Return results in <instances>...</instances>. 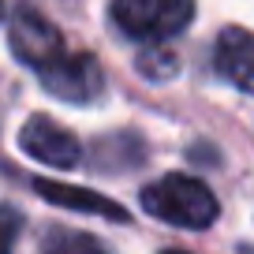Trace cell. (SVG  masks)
<instances>
[{"mask_svg": "<svg viewBox=\"0 0 254 254\" xmlns=\"http://www.w3.org/2000/svg\"><path fill=\"white\" fill-rule=\"evenodd\" d=\"M112 19L127 38L165 41L194 19V0H112Z\"/></svg>", "mask_w": 254, "mask_h": 254, "instance_id": "7a4b0ae2", "label": "cell"}, {"mask_svg": "<svg viewBox=\"0 0 254 254\" xmlns=\"http://www.w3.org/2000/svg\"><path fill=\"white\" fill-rule=\"evenodd\" d=\"M19 150L30 161H41L49 168H75L79 165V138L71 131H64L56 120L49 116H30L19 131Z\"/></svg>", "mask_w": 254, "mask_h": 254, "instance_id": "5b68a950", "label": "cell"}, {"mask_svg": "<svg viewBox=\"0 0 254 254\" xmlns=\"http://www.w3.org/2000/svg\"><path fill=\"white\" fill-rule=\"evenodd\" d=\"M38 75H41V86L49 94L60 97V101H71V105H90L105 90L101 64L90 53H60Z\"/></svg>", "mask_w": 254, "mask_h": 254, "instance_id": "3957f363", "label": "cell"}, {"mask_svg": "<svg viewBox=\"0 0 254 254\" xmlns=\"http://www.w3.org/2000/svg\"><path fill=\"white\" fill-rule=\"evenodd\" d=\"M34 194L45 198V202H53V206L75 209V213H97V217H105V221H127V217H131L120 202L105 198L97 190L75 187V183H56V180H45V176L34 180Z\"/></svg>", "mask_w": 254, "mask_h": 254, "instance_id": "52a82bcc", "label": "cell"}, {"mask_svg": "<svg viewBox=\"0 0 254 254\" xmlns=\"http://www.w3.org/2000/svg\"><path fill=\"white\" fill-rule=\"evenodd\" d=\"M41 254H109V247L101 239L86 236V232H64L53 228L41 243Z\"/></svg>", "mask_w": 254, "mask_h": 254, "instance_id": "ba28073f", "label": "cell"}, {"mask_svg": "<svg viewBox=\"0 0 254 254\" xmlns=\"http://www.w3.org/2000/svg\"><path fill=\"white\" fill-rule=\"evenodd\" d=\"M142 209L150 217H157V221L172 224V228L202 232L217 221L221 202L202 180L183 176V172H168L142 190Z\"/></svg>", "mask_w": 254, "mask_h": 254, "instance_id": "6da1fadb", "label": "cell"}, {"mask_svg": "<svg viewBox=\"0 0 254 254\" xmlns=\"http://www.w3.org/2000/svg\"><path fill=\"white\" fill-rule=\"evenodd\" d=\"M161 254H190V251H161Z\"/></svg>", "mask_w": 254, "mask_h": 254, "instance_id": "8fae6325", "label": "cell"}, {"mask_svg": "<svg viewBox=\"0 0 254 254\" xmlns=\"http://www.w3.org/2000/svg\"><path fill=\"white\" fill-rule=\"evenodd\" d=\"M0 19H4V0H0Z\"/></svg>", "mask_w": 254, "mask_h": 254, "instance_id": "7c38bea8", "label": "cell"}, {"mask_svg": "<svg viewBox=\"0 0 254 254\" xmlns=\"http://www.w3.org/2000/svg\"><path fill=\"white\" fill-rule=\"evenodd\" d=\"M213 64L217 75L228 79L232 86H239L243 94H254V34L228 26V30L217 38L213 49Z\"/></svg>", "mask_w": 254, "mask_h": 254, "instance_id": "8992f818", "label": "cell"}, {"mask_svg": "<svg viewBox=\"0 0 254 254\" xmlns=\"http://www.w3.org/2000/svg\"><path fill=\"white\" fill-rule=\"evenodd\" d=\"M138 71H142L146 75V79H172V75H176V56L172 53H161V49H157V53H142V56H138Z\"/></svg>", "mask_w": 254, "mask_h": 254, "instance_id": "9c48e42d", "label": "cell"}, {"mask_svg": "<svg viewBox=\"0 0 254 254\" xmlns=\"http://www.w3.org/2000/svg\"><path fill=\"white\" fill-rule=\"evenodd\" d=\"M8 41H11V53H15L26 67H34V71L49 67L60 53H67V49H64V34L34 8H15L11 11Z\"/></svg>", "mask_w": 254, "mask_h": 254, "instance_id": "277c9868", "label": "cell"}, {"mask_svg": "<svg viewBox=\"0 0 254 254\" xmlns=\"http://www.w3.org/2000/svg\"><path fill=\"white\" fill-rule=\"evenodd\" d=\"M19 228H23V217L0 202V254H11V243H15Z\"/></svg>", "mask_w": 254, "mask_h": 254, "instance_id": "30bf717a", "label": "cell"}]
</instances>
